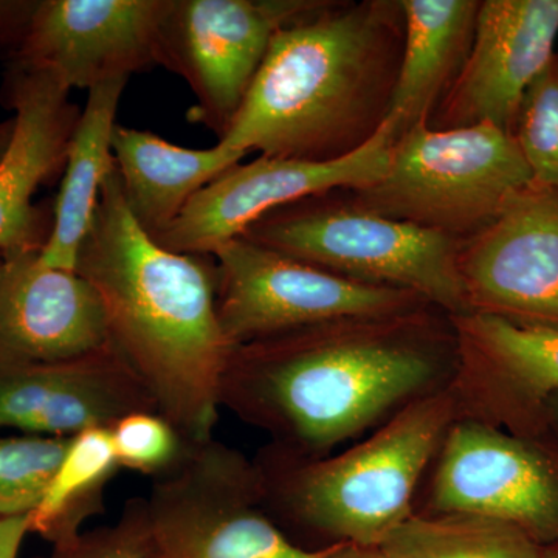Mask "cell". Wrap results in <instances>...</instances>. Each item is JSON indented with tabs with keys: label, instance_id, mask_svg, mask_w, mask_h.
<instances>
[{
	"label": "cell",
	"instance_id": "cell-1",
	"mask_svg": "<svg viewBox=\"0 0 558 558\" xmlns=\"http://www.w3.org/2000/svg\"><path fill=\"white\" fill-rule=\"evenodd\" d=\"M458 339L435 304L348 317L234 347L220 407L304 458H325L450 387Z\"/></svg>",
	"mask_w": 558,
	"mask_h": 558
},
{
	"label": "cell",
	"instance_id": "cell-2",
	"mask_svg": "<svg viewBox=\"0 0 558 558\" xmlns=\"http://www.w3.org/2000/svg\"><path fill=\"white\" fill-rule=\"evenodd\" d=\"M76 271L97 290L109 341L186 442L213 438L231 348L216 310V260L150 240L128 207L119 171L102 185Z\"/></svg>",
	"mask_w": 558,
	"mask_h": 558
},
{
	"label": "cell",
	"instance_id": "cell-3",
	"mask_svg": "<svg viewBox=\"0 0 558 558\" xmlns=\"http://www.w3.org/2000/svg\"><path fill=\"white\" fill-rule=\"evenodd\" d=\"M399 0L326 2L281 28L226 137L227 148L333 161L388 119L402 60Z\"/></svg>",
	"mask_w": 558,
	"mask_h": 558
},
{
	"label": "cell",
	"instance_id": "cell-4",
	"mask_svg": "<svg viewBox=\"0 0 558 558\" xmlns=\"http://www.w3.org/2000/svg\"><path fill=\"white\" fill-rule=\"evenodd\" d=\"M457 421L447 388L341 453L304 458L269 442L253 458L264 509L303 549L381 546L414 515L422 481Z\"/></svg>",
	"mask_w": 558,
	"mask_h": 558
},
{
	"label": "cell",
	"instance_id": "cell-5",
	"mask_svg": "<svg viewBox=\"0 0 558 558\" xmlns=\"http://www.w3.org/2000/svg\"><path fill=\"white\" fill-rule=\"evenodd\" d=\"M532 185L509 132L492 124L438 131L418 123L396 138L379 182L347 193L360 208L461 244L486 230Z\"/></svg>",
	"mask_w": 558,
	"mask_h": 558
},
{
	"label": "cell",
	"instance_id": "cell-6",
	"mask_svg": "<svg viewBox=\"0 0 558 558\" xmlns=\"http://www.w3.org/2000/svg\"><path fill=\"white\" fill-rule=\"evenodd\" d=\"M242 238L340 277L409 290L450 315L468 312L458 242L360 208L347 190L274 209Z\"/></svg>",
	"mask_w": 558,
	"mask_h": 558
},
{
	"label": "cell",
	"instance_id": "cell-7",
	"mask_svg": "<svg viewBox=\"0 0 558 558\" xmlns=\"http://www.w3.org/2000/svg\"><path fill=\"white\" fill-rule=\"evenodd\" d=\"M145 558H325L300 548L263 505L253 458L215 438L186 442L142 498Z\"/></svg>",
	"mask_w": 558,
	"mask_h": 558
},
{
	"label": "cell",
	"instance_id": "cell-8",
	"mask_svg": "<svg viewBox=\"0 0 558 558\" xmlns=\"http://www.w3.org/2000/svg\"><path fill=\"white\" fill-rule=\"evenodd\" d=\"M473 513L519 527L539 548L558 543V432L513 435L451 425L418 488L414 515Z\"/></svg>",
	"mask_w": 558,
	"mask_h": 558
},
{
	"label": "cell",
	"instance_id": "cell-9",
	"mask_svg": "<svg viewBox=\"0 0 558 558\" xmlns=\"http://www.w3.org/2000/svg\"><path fill=\"white\" fill-rule=\"evenodd\" d=\"M213 258L216 310L231 348L332 319L399 314L432 304L409 290L340 277L242 236L216 250Z\"/></svg>",
	"mask_w": 558,
	"mask_h": 558
},
{
	"label": "cell",
	"instance_id": "cell-10",
	"mask_svg": "<svg viewBox=\"0 0 558 558\" xmlns=\"http://www.w3.org/2000/svg\"><path fill=\"white\" fill-rule=\"evenodd\" d=\"M323 0H167L159 65L189 83L196 106L189 119L226 137L281 28Z\"/></svg>",
	"mask_w": 558,
	"mask_h": 558
},
{
	"label": "cell",
	"instance_id": "cell-11",
	"mask_svg": "<svg viewBox=\"0 0 558 558\" xmlns=\"http://www.w3.org/2000/svg\"><path fill=\"white\" fill-rule=\"evenodd\" d=\"M395 142V130L385 120L366 145L343 159L260 156L247 165H234L201 190L156 242L170 252L213 256L274 209L329 191L366 189L379 182Z\"/></svg>",
	"mask_w": 558,
	"mask_h": 558
},
{
	"label": "cell",
	"instance_id": "cell-12",
	"mask_svg": "<svg viewBox=\"0 0 558 558\" xmlns=\"http://www.w3.org/2000/svg\"><path fill=\"white\" fill-rule=\"evenodd\" d=\"M458 366L450 392L458 421L513 433L548 432V403L558 395V329L495 315H450Z\"/></svg>",
	"mask_w": 558,
	"mask_h": 558
},
{
	"label": "cell",
	"instance_id": "cell-13",
	"mask_svg": "<svg viewBox=\"0 0 558 558\" xmlns=\"http://www.w3.org/2000/svg\"><path fill=\"white\" fill-rule=\"evenodd\" d=\"M458 271L465 314L558 329V190L532 185L461 242Z\"/></svg>",
	"mask_w": 558,
	"mask_h": 558
},
{
	"label": "cell",
	"instance_id": "cell-14",
	"mask_svg": "<svg viewBox=\"0 0 558 558\" xmlns=\"http://www.w3.org/2000/svg\"><path fill=\"white\" fill-rule=\"evenodd\" d=\"M557 46L558 0H484L468 61L428 126L492 124L513 134L524 94Z\"/></svg>",
	"mask_w": 558,
	"mask_h": 558
},
{
	"label": "cell",
	"instance_id": "cell-15",
	"mask_svg": "<svg viewBox=\"0 0 558 558\" xmlns=\"http://www.w3.org/2000/svg\"><path fill=\"white\" fill-rule=\"evenodd\" d=\"M167 0H39L21 50L7 61L92 89L159 65Z\"/></svg>",
	"mask_w": 558,
	"mask_h": 558
},
{
	"label": "cell",
	"instance_id": "cell-16",
	"mask_svg": "<svg viewBox=\"0 0 558 558\" xmlns=\"http://www.w3.org/2000/svg\"><path fill=\"white\" fill-rule=\"evenodd\" d=\"M2 105L13 112L10 148L0 161V255L43 250L53 222L35 204L40 186L62 174L81 109L44 70L5 62Z\"/></svg>",
	"mask_w": 558,
	"mask_h": 558
},
{
	"label": "cell",
	"instance_id": "cell-17",
	"mask_svg": "<svg viewBox=\"0 0 558 558\" xmlns=\"http://www.w3.org/2000/svg\"><path fill=\"white\" fill-rule=\"evenodd\" d=\"M157 410L148 388L112 344L58 362L0 359V429L73 438Z\"/></svg>",
	"mask_w": 558,
	"mask_h": 558
},
{
	"label": "cell",
	"instance_id": "cell-18",
	"mask_svg": "<svg viewBox=\"0 0 558 558\" xmlns=\"http://www.w3.org/2000/svg\"><path fill=\"white\" fill-rule=\"evenodd\" d=\"M39 252L2 256L0 359L58 362L108 347L97 290L78 271L44 266Z\"/></svg>",
	"mask_w": 558,
	"mask_h": 558
},
{
	"label": "cell",
	"instance_id": "cell-19",
	"mask_svg": "<svg viewBox=\"0 0 558 558\" xmlns=\"http://www.w3.org/2000/svg\"><path fill=\"white\" fill-rule=\"evenodd\" d=\"M402 60L388 121L396 138L428 123L458 80L475 38L478 0H399Z\"/></svg>",
	"mask_w": 558,
	"mask_h": 558
},
{
	"label": "cell",
	"instance_id": "cell-20",
	"mask_svg": "<svg viewBox=\"0 0 558 558\" xmlns=\"http://www.w3.org/2000/svg\"><path fill=\"white\" fill-rule=\"evenodd\" d=\"M113 160L128 207L140 229L157 241L171 229L191 199L247 154L218 143L186 149L154 132L117 124Z\"/></svg>",
	"mask_w": 558,
	"mask_h": 558
},
{
	"label": "cell",
	"instance_id": "cell-21",
	"mask_svg": "<svg viewBox=\"0 0 558 558\" xmlns=\"http://www.w3.org/2000/svg\"><path fill=\"white\" fill-rule=\"evenodd\" d=\"M128 78L106 81L87 90L86 108L70 140L53 222L39 260L51 269L76 271L78 253L92 226L102 185L112 171L116 117Z\"/></svg>",
	"mask_w": 558,
	"mask_h": 558
},
{
	"label": "cell",
	"instance_id": "cell-22",
	"mask_svg": "<svg viewBox=\"0 0 558 558\" xmlns=\"http://www.w3.org/2000/svg\"><path fill=\"white\" fill-rule=\"evenodd\" d=\"M119 469L109 428L73 436L46 497L28 517L31 532L51 546L78 537L83 524L105 510L106 486Z\"/></svg>",
	"mask_w": 558,
	"mask_h": 558
},
{
	"label": "cell",
	"instance_id": "cell-23",
	"mask_svg": "<svg viewBox=\"0 0 558 558\" xmlns=\"http://www.w3.org/2000/svg\"><path fill=\"white\" fill-rule=\"evenodd\" d=\"M389 558H537L539 546L506 521L473 515H413L380 546Z\"/></svg>",
	"mask_w": 558,
	"mask_h": 558
},
{
	"label": "cell",
	"instance_id": "cell-24",
	"mask_svg": "<svg viewBox=\"0 0 558 558\" xmlns=\"http://www.w3.org/2000/svg\"><path fill=\"white\" fill-rule=\"evenodd\" d=\"M70 440L27 433L0 438V519L31 517L39 508Z\"/></svg>",
	"mask_w": 558,
	"mask_h": 558
},
{
	"label": "cell",
	"instance_id": "cell-25",
	"mask_svg": "<svg viewBox=\"0 0 558 558\" xmlns=\"http://www.w3.org/2000/svg\"><path fill=\"white\" fill-rule=\"evenodd\" d=\"M512 135L534 185L558 190V46L524 94Z\"/></svg>",
	"mask_w": 558,
	"mask_h": 558
},
{
	"label": "cell",
	"instance_id": "cell-26",
	"mask_svg": "<svg viewBox=\"0 0 558 558\" xmlns=\"http://www.w3.org/2000/svg\"><path fill=\"white\" fill-rule=\"evenodd\" d=\"M109 429L120 469L134 470L150 478L171 469L186 447L174 425L154 411L128 414Z\"/></svg>",
	"mask_w": 558,
	"mask_h": 558
},
{
	"label": "cell",
	"instance_id": "cell-27",
	"mask_svg": "<svg viewBox=\"0 0 558 558\" xmlns=\"http://www.w3.org/2000/svg\"><path fill=\"white\" fill-rule=\"evenodd\" d=\"M38 558H145L142 498L130 499L112 526L81 532L64 545L53 546L49 556Z\"/></svg>",
	"mask_w": 558,
	"mask_h": 558
},
{
	"label": "cell",
	"instance_id": "cell-28",
	"mask_svg": "<svg viewBox=\"0 0 558 558\" xmlns=\"http://www.w3.org/2000/svg\"><path fill=\"white\" fill-rule=\"evenodd\" d=\"M39 0H0V57L10 60L31 31Z\"/></svg>",
	"mask_w": 558,
	"mask_h": 558
},
{
	"label": "cell",
	"instance_id": "cell-29",
	"mask_svg": "<svg viewBox=\"0 0 558 558\" xmlns=\"http://www.w3.org/2000/svg\"><path fill=\"white\" fill-rule=\"evenodd\" d=\"M31 534L28 517L0 519V558H17L24 538Z\"/></svg>",
	"mask_w": 558,
	"mask_h": 558
},
{
	"label": "cell",
	"instance_id": "cell-30",
	"mask_svg": "<svg viewBox=\"0 0 558 558\" xmlns=\"http://www.w3.org/2000/svg\"><path fill=\"white\" fill-rule=\"evenodd\" d=\"M325 558H389L380 546L337 545Z\"/></svg>",
	"mask_w": 558,
	"mask_h": 558
},
{
	"label": "cell",
	"instance_id": "cell-31",
	"mask_svg": "<svg viewBox=\"0 0 558 558\" xmlns=\"http://www.w3.org/2000/svg\"><path fill=\"white\" fill-rule=\"evenodd\" d=\"M14 119L0 121V161L10 148L11 138H13Z\"/></svg>",
	"mask_w": 558,
	"mask_h": 558
},
{
	"label": "cell",
	"instance_id": "cell-32",
	"mask_svg": "<svg viewBox=\"0 0 558 558\" xmlns=\"http://www.w3.org/2000/svg\"><path fill=\"white\" fill-rule=\"evenodd\" d=\"M548 421L550 428L558 432V395L554 396L548 403Z\"/></svg>",
	"mask_w": 558,
	"mask_h": 558
},
{
	"label": "cell",
	"instance_id": "cell-33",
	"mask_svg": "<svg viewBox=\"0 0 558 558\" xmlns=\"http://www.w3.org/2000/svg\"><path fill=\"white\" fill-rule=\"evenodd\" d=\"M537 558H558V543H556V545L545 546V548H539Z\"/></svg>",
	"mask_w": 558,
	"mask_h": 558
},
{
	"label": "cell",
	"instance_id": "cell-34",
	"mask_svg": "<svg viewBox=\"0 0 558 558\" xmlns=\"http://www.w3.org/2000/svg\"><path fill=\"white\" fill-rule=\"evenodd\" d=\"M0 267H2V255H0Z\"/></svg>",
	"mask_w": 558,
	"mask_h": 558
}]
</instances>
